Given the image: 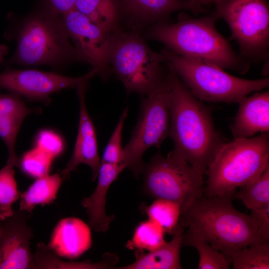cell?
Here are the masks:
<instances>
[{
  "label": "cell",
  "mask_w": 269,
  "mask_h": 269,
  "mask_svg": "<svg viewBox=\"0 0 269 269\" xmlns=\"http://www.w3.org/2000/svg\"><path fill=\"white\" fill-rule=\"evenodd\" d=\"M144 211L148 219L158 224L165 231L172 235L179 224L181 215L180 205L173 201L157 198Z\"/></svg>",
  "instance_id": "cell-29"
},
{
  "label": "cell",
  "mask_w": 269,
  "mask_h": 269,
  "mask_svg": "<svg viewBox=\"0 0 269 269\" xmlns=\"http://www.w3.org/2000/svg\"><path fill=\"white\" fill-rule=\"evenodd\" d=\"M87 83L77 88L80 106L78 133L72 154L61 172L63 179L76 170L79 164H85L90 167L92 180L94 181L101 165L96 131L85 103Z\"/></svg>",
  "instance_id": "cell-14"
},
{
  "label": "cell",
  "mask_w": 269,
  "mask_h": 269,
  "mask_svg": "<svg viewBox=\"0 0 269 269\" xmlns=\"http://www.w3.org/2000/svg\"><path fill=\"white\" fill-rule=\"evenodd\" d=\"M183 227L179 223L172 238L159 248L146 254L137 253L132 264L120 268L125 269H182L180 252L182 245Z\"/></svg>",
  "instance_id": "cell-20"
},
{
  "label": "cell",
  "mask_w": 269,
  "mask_h": 269,
  "mask_svg": "<svg viewBox=\"0 0 269 269\" xmlns=\"http://www.w3.org/2000/svg\"><path fill=\"white\" fill-rule=\"evenodd\" d=\"M269 165V132L234 138L219 150L208 166L205 197L226 195L250 183Z\"/></svg>",
  "instance_id": "cell-4"
},
{
  "label": "cell",
  "mask_w": 269,
  "mask_h": 269,
  "mask_svg": "<svg viewBox=\"0 0 269 269\" xmlns=\"http://www.w3.org/2000/svg\"><path fill=\"white\" fill-rule=\"evenodd\" d=\"M234 193L202 197L181 212L179 221L229 259L237 251L266 240L251 216L235 208Z\"/></svg>",
  "instance_id": "cell-3"
},
{
  "label": "cell",
  "mask_w": 269,
  "mask_h": 269,
  "mask_svg": "<svg viewBox=\"0 0 269 269\" xmlns=\"http://www.w3.org/2000/svg\"><path fill=\"white\" fill-rule=\"evenodd\" d=\"M250 211L269 204V165L254 180L240 187L233 194Z\"/></svg>",
  "instance_id": "cell-26"
},
{
  "label": "cell",
  "mask_w": 269,
  "mask_h": 269,
  "mask_svg": "<svg viewBox=\"0 0 269 269\" xmlns=\"http://www.w3.org/2000/svg\"><path fill=\"white\" fill-rule=\"evenodd\" d=\"M35 146L48 155L53 160L61 154L64 144L61 136L53 131L44 130L36 135Z\"/></svg>",
  "instance_id": "cell-32"
},
{
  "label": "cell",
  "mask_w": 269,
  "mask_h": 269,
  "mask_svg": "<svg viewBox=\"0 0 269 269\" xmlns=\"http://www.w3.org/2000/svg\"><path fill=\"white\" fill-rule=\"evenodd\" d=\"M63 179L58 173H49L36 178L24 192L20 193L19 209L32 212L38 205L53 203Z\"/></svg>",
  "instance_id": "cell-21"
},
{
  "label": "cell",
  "mask_w": 269,
  "mask_h": 269,
  "mask_svg": "<svg viewBox=\"0 0 269 269\" xmlns=\"http://www.w3.org/2000/svg\"><path fill=\"white\" fill-rule=\"evenodd\" d=\"M141 173L148 195L178 203L181 212L203 197V176L171 151L166 156L156 154L144 164Z\"/></svg>",
  "instance_id": "cell-9"
},
{
  "label": "cell",
  "mask_w": 269,
  "mask_h": 269,
  "mask_svg": "<svg viewBox=\"0 0 269 269\" xmlns=\"http://www.w3.org/2000/svg\"><path fill=\"white\" fill-rule=\"evenodd\" d=\"M215 13L231 31L240 55L249 62L269 59V5L267 0H219Z\"/></svg>",
  "instance_id": "cell-8"
},
{
  "label": "cell",
  "mask_w": 269,
  "mask_h": 269,
  "mask_svg": "<svg viewBox=\"0 0 269 269\" xmlns=\"http://www.w3.org/2000/svg\"><path fill=\"white\" fill-rule=\"evenodd\" d=\"M250 216L262 237L269 240V204L251 211Z\"/></svg>",
  "instance_id": "cell-33"
},
{
  "label": "cell",
  "mask_w": 269,
  "mask_h": 269,
  "mask_svg": "<svg viewBox=\"0 0 269 269\" xmlns=\"http://www.w3.org/2000/svg\"><path fill=\"white\" fill-rule=\"evenodd\" d=\"M53 159L34 146L19 157L18 167L27 175L37 178L49 174Z\"/></svg>",
  "instance_id": "cell-30"
},
{
  "label": "cell",
  "mask_w": 269,
  "mask_h": 269,
  "mask_svg": "<svg viewBox=\"0 0 269 269\" xmlns=\"http://www.w3.org/2000/svg\"><path fill=\"white\" fill-rule=\"evenodd\" d=\"M126 109L120 117L116 128L105 147L101 162L119 164L122 163L123 148L122 145V133L128 115Z\"/></svg>",
  "instance_id": "cell-31"
},
{
  "label": "cell",
  "mask_w": 269,
  "mask_h": 269,
  "mask_svg": "<svg viewBox=\"0 0 269 269\" xmlns=\"http://www.w3.org/2000/svg\"><path fill=\"white\" fill-rule=\"evenodd\" d=\"M169 92L166 76L164 82L143 99L137 124L130 140L123 148L122 163L136 178L142 172L145 151L152 146L158 147L169 136Z\"/></svg>",
  "instance_id": "cell-10"
},
{
  "label": "cell",
  "mask_w": 269,
  "mask_h": 269,
  "mask_svg": "<svg viewBox=\"0 0 269 269\" xmlns=\"http://www.w3.org/2000/svg\"><path fill=\"white\" fill-rule=\"evenodd\" d=\"M120 4L127 15L142 22H165L172 12L187 10L203 13L207 10L202 5L188 0H121Z\"/></svg>",
  "instance_id": "cell-18"
},
{
  "label": "cell",
  "mask_w": 269,
  "mask_h": 269,
  "mask_svg": "<svg viewBox=\"0 0 269 269\" xmlns=\"http://www.w3.org/2000/svg\"><path fill=\"white\" fill-rule=\"evenodd\" d=\"M269 241L241 249L230 257L233 269H269Z\"/></svg>",
  "instance_id": "cell-27"
},
{
  "label": "cell",
  "mask_w": 269,
  "mask_h": 269,
  "mask_svg": "<svg viewBox=\"0 0 269 269\" xmlns=\"http://www.w3.org/2000/svg\"><path fill=\"white\" fill-rule=\"evenodd\" d=\"M15 35L17 47L9 64L58 66L80 61L61 15L47 7L24 18Z\"/></svg>",
  "instance_id": "cell-5"
},
{
  "label": "cell",
  "mask_w": 269,
  "mask_h": 269,
  "mask_svg": "<svg viewBox=\"0 0 269 269\" xmlns=\"http://www.w3.org/2000/svg\"><path fill=\"white\" fill-rule=\"evenodd\" d=\"M35 269H106L115 262L116 256L107 255L106 258L99 263L90 262H68L62 260L48 246L43 243L37 244L35 253Z\"/></svg>",
  "instance_id": "cell-23"
},
{
  "label": "cell",
  "mask_w": 269,
  "mask_h": 269,
  "mask_svg": "<svg viewBox=\"0 0 269 269\" xmlns=\"http://www.w3.org/2000/svg\"><path fill=\"white\" fill-rule=\"evenodd\" d=\"M109 64L128 93L147 95L165 81L164 55L151 50L134 32L119 28L111 34Z\"/></svg>",
  "instance_id": "cell-7"
},
{
  "label": "cell",
  "mask_w": 269,
  "mask_h": 269,
  "mask_svg": "<svg viewBox=\"0 0 269 269\" xmlns=\"http://www.w3.org/2000/svg\"><path fill=\"white\" fill-rule=\"evenodd\" d=\"M164 229L157 223L148 219L135 228L132 239L127 247L137 251H152L166 243Z\"/></svg>",
  "instance_id": "cell-28"
},
{
  "label": "cell",
  "mask_w": 269,
  "mask_h": 269,
  "mask_svg": "<svg viewBox=\"0 0 269 269\" xmlns=\"http://www.w3.org/2000/svg\"><path fill=\"white\" fill-rule=\"evenodd\" d=\"M76 0H44L46 7L62 15L75 8Z\"/></svg>",
  "instance_id": "cell-34"
},
{
  "label": "cell",
  "mask_w": 269,
  "mask_h": 269,
  "mask_svg": "<svg viewBox=\"0 0 269 269\" xmlns=\"http://www.w3.org/2000/svg\"><path fill=\"white\" fill-rule=\"evenodd\" d=\"M31 211H14L0 222V269H33L35 263L30 248L34 237L27 223Z\"/></svg>",
  "instance_id": "cell-13"
},
{
  "label": "cell",
  "mask_w": 269,
  "mask_h": 269,
  "mask_svg": "<svg viewBox=\"0 0 269 269\" xmlns=\"http://www.w3.org/2000/svg\"><path fill=\"white\" fill-rule=\"evenodd\" d=\"M231 130L234 138H248L269 132V91L243 98Z\"/></svg>",
  "instance_id": "cell-16"
},
{
  "label": "cell",
  "mask_w": 269,
  "mask_h": 269,
  "mask_svg": "<svg viewBox=\"0 0 269 269\" xmlns=\"http://www.w3.org/2000/svg\"><path fill=\"white\" fill-rule=\"evenodd\" d=\"M190 2L198 5H209L215 4L219 0H188Z\"/></svg>",
  "instance_id": "cell-35"
},
{
  "label": "cell",
  "mask_w": 269,
  "mask_h": 269,
  "mask_svg": "<svg viewBox=\"0 0 269 269\" xmlns=\"http://www.w3.org/2000/svg\"><path fill=\"white\" fill-rule=\"evenodd\" d=\"M98 74L92 69L78 77H71L35 69H6L0 73V88L4 89L29 100L49 102L54 93L67 88H77L88 83Z\"/></svg>",
  "instance_id": "cell-11"
},
{
  "label": "cell",
  "mask_w": 269,
  "mask_h": 269,
  "mask_svg": "<svg viewBox=\"0 0 269 269\" xmlns=\"http://www.w3.org/2000/svg\"><path fill=\"white\" fill-rule=\"evenodd\" d=\"M19 157H8L5 165L0 169V221L14 212L12 204L19 198L20 192L15 178L14 167H18Z\"/></svg>",
  "instance_id": "cell-25"
},
{
  "label": "cell",
  "mask_w": 269,
  "mask_h": 269,
  "mask_svg": "<svg viewBox=\"0 0 269 269\" xmlns=\"http://www.w3.org/2000/svg\"><path fill=\"white\" fill-rule=\"evenodd\" d=\"M7 52V47L5 45L0 44V63L3 62V57Z\"/></svg>",
  "instance_id": "cell-36"
},
{
  "label": "cell",
  "mask_w": 269,
  "mask_h": 269,
  "mask_svg": "<svg viewBox=\"0 0 269 269\" xmlns=\"http://www.w3.org/2000/svg\"><path fill=\"white\" fill-rule=\"evenodd\" d=\"M166 63L199 100L234 103L269 85V78L248 80L232 76L215 65L181 56L166 48Z\"/></svg>",
  "instance_id": "cell-6"
},
{
  "label": "cell",
  "mask_w": 269,
  "mask_h": 269,
  "mask_svg": "<svg viewBox=\"0 0 269 269\" xmlns=\"http://www.w3.org/2000/svg\"><path fill=\"white\" fill-rule=\"evenodd\" d=\"M182 244L196 249L199 255L198 269H229L230 259L205 240L188 229L182 235Z\"/></svg>",
  "instance_id": "cell-24"
},
{
  "label": "cell",
  "mask_w": 269,
  "mask_h": 269,
  "mask_svg": "<svg viewBox=\"0 0 269 269\" xmlns=\"http://www.w3.org/2000/svg\"><path fill=\"white\" fill-rule=\"evenodd\" d=\"M91 244L89 225L79 218L68 217L56 224L47 245L59 257L73 260L88 251Z\"/></svg>",
  "instance_id": "cell-15"
},
{
  "label": "cell",
  "mask_w": 269,
  "mask_h": 269,
  "mask_svg": "<svg viewBox=\"0 0 269 269\" xmlns=\"http://www.w3.org/2000/svg\"><path fill=\"white\" fill-rule=\"evenodd\" d=\"M68 35L74 44L80 61L90 64L105 79L109 69L111 34L96 25L75 8L61 15Z\"/></svg>",
  "instance_id": "cell-12"
},
{
  "label": "cell",
  "mask_w": 269,
  "mask_h": 269,
  "mask_svg": "<svg viewBox=\"0 0 269 269\" xmlns=\"http://www.w3.org/2000/svg\"><path fill=\"white\" fill-rule=\"evenodd\" d=\"M125 168L123 163L114 164L101 162L96 187L90 196L82 201V205L88 214V225L96 232H106L115 218L114 215L109 216L106 213L107 194L112 183Z\"/></svg>",
  "instance_id": "cell-17"
},
{
  "label": "cell",
  "mask_w": 269,
  "mask_h": 269,
  "mask_svg": "<svg viewBox=\"0 0 269 269\" xmlns=\"http://www.w3.org/2000/svg\"><path fill=\"white\" fill-rule=\"evenodd\" d=\"M168 68L169 136L174 143L171 152L204 177L216 154L228 141L216 130L210 111Z\"/></svg>",
  "instance_id": "cell-1"
},
{
  "label": "cell",
  "mask_w": 269,
  "mask_h": 269,
  "mask_svg": "<svg viewBox=\"0 0 269 269\" xmlns=\"http://www.w3.org/2000/svg\"><path fill=\"white\" fill-rule=\"evenodd\" d=\"M218 19L213 11L203 17H184L174 23L159 22L152 26L147 35L181 56L244 74L250 63L237 54L218 32L215 26Z\"/></svg>",
  "instance_id": "cell-2"
},
{
  "label": "cell",
  "mask_w": 269,
  "mask_h": 269,
  "mask_svg": "<svg viewBox=\"0 0 269 269\" xmlns=\"http://www.w3.org/2000/svg\"><path fill=\"white\" fill-rule=\"evenodd\" d=\"M0 88V137L6 145L8 157H17L15 143L18 133L26 117L33 113L20 97L2 93Z\"/></svg>",
  "instance_id": "cell-19"
},
{
  "label": "cell",
  "mask_w": 269,
  "mask_h": 269,
  "mask_svg": "<svg viewBox=\"0 0 269 269\" xmlns=\"http://www.w3.org/2000/svg\"><path fill=\"white\" fill-rule=\"evenodd\" d=\"M75 8L108 32L119 28L120 4L117 0H76Z\"/></svg>",
  "instance_id": "cell-22"
}]
</instances>
